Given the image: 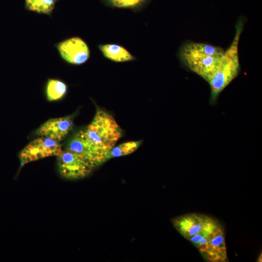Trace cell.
Returning a JSON list of instances; mask_svg holds the SVG:
<instances>
[{
    "label": "cell",
    "instance_id": "8992f818",
    "mask_svg": "<svg viewBox=\"0 0 262 262\" xmlns=\"http://www.w3.org/2000/svg\"><path fill=\"white\" fill-rule=\"evenodd\" d=\"M62 151L59 142L45 137L35 139L26 146L19 155L22 164L52 156H58Z\"/></svg>",
    "mask_w": 262,
    "mask_h": 262
},
{
    "label": "cell",
    "instance_id": "3957f363",
    "mask_svg": "<svg viewBox=\"0 0 262 262\" xmlns=\"http://www.w3.org/2000/svg\"><path fill=\"white\" fill-rule=\"evenodd\" d=\"M243 29L242 21L236 26V33L230 46L225 50L219 64L207 80L211 88V101L213 103L220 93L238 75L240 64L238 46Z\"/></svg>",
    "mask_w": 262,
    "mask_h": 262
},
{
    "label": "cell",
    "instance_id": "7c38bea8",
    "mask_svg": "<svg viewBox=\"0 0 262 262\" xmlns=\"http://www.w3.org/2000/svg\"><path fill=\"white\" fill-rule=\"evenodd\" d=\"M66 84L63 81L54 79L48 80L46 86V94L49 101L62 98L67 92Z\"/></svg>",
    "mask_w": 262,
    "mask_h": 262
},
{
    "label": "cell",
    "instance_id": "5b68a950",
    "mask_svg": "<svg viewBox=\"0 0 262 262\" xmlns=\"http://www.w3.org/2000/svg\"><path fill=\"white\" fill-rule=\"evenodd\" d=\"M173 224L178 231L187 238L200 234L207 237L209 233L221 229L217 222L206 216L190 214L175 219Z\"/></svg>",
    "mask_w": 262,
    "mask_h": 262
},
{
    "label": "cell",
    "instance_id": "52a82bcc",
    "mask_svg": "<svg viewBox=\"0 0 262 262\" xmlns=\"http://www.w3.org/2000/svg\"><path fill=\"white\" fill-rule=\"evenodd\" d=\"M55 46L61 58L70 64L82 65L90 57L87 44L78 36L67 38L57 43Z\"/></svg>",
    "mask_w": 262,
    "mask_h": 262
},
{
    "label": "cell",
    "instance_id": "ba28073f",
    "mask_svg": "<svg viewBox=\"0 0 262 262\" xmlns=\"http://www.w3.org/2000/svg\"><path fill=\"white\" fill-rule=\"evenodd\" d=\"M72 125V119L70 116L52 118L41 125L37 133L59 142L67 135Z\"/></svg>",
    "mask_w": 262,
    "mask_h": 262
},
{
    "label": "cell",
    "instance_id": "7a4b0ae2",
    "mask_svg": "<svg viewBox=\"0 0 262 262\" xmlns=\"http://www.w3.org/2000/svg\"><path fill=\"white\" fill-rule=\"evenodd\" d=\"M224 52L218 47L189 42L181 46L179 56L185 66L207 81L219 64Z\"/></svg>",
    "mask_w": 262,
    "mask_h": 262
},
{
    "label": "cell",
    "instance_id": "5bb4252c",
    "mask_svg": "<svg viewBox=\"0 0 262 262\" xmlns=\"http://www.w3.org/2000/svg\"><path fill=\"white\" fill-rule=\"evenodd\" d=\"M142 142V141H129L115 146L108 154L107 161L113 158L124 156L134 152L139 148Z\"/></svg>",
    "mask_w": 262,
    "mask_h": 262
},
{
    "label": "cell",
    "instance_id": "30bf717a",
    "mask_svg": "<svg viewBox=\"0 0 262 262\" xmlns=\"http://www.w3.org/2000/svg\"><path fill=\"white\" fill-rule=\"evenodd\" d=\"M98 48L105 58L115 62H126L136 60L135 57L127 49L118 44H100Z\"/></svg>",
    "mask_w": 262,
    "mask_h": 262
},
{
    "label": "cell",
    "instance_id": "8fae6325",
    "mask_svg": "<svg viewBox=\"0 0 262 262\" xmlns=\"http://www.w3.org/2000/svg\"><path fill=\"white\" fill-rule=\"evenodd\" d=\"M105 5L113 8L128 9L139 11L144 8L151 0H100Z\"/></svg>",
    "mask_w": 262,
    "mask_h": 262
},
{
    "label": "cell",
    "instance_id": "277c9868",
    "mask_svg": "<svg viewBox=\"0 0 262 262\" xmlns=\"http://www.w3.org/2000/svg\"><path fill=\"white\" fill-rule=\"evenodd\" d=\"M59 171L63 178L77 180L89 176L95 168L78 154L66 149L57 156Z\"/></svg>",
    "mask_w": 262,
    "mask_h": 262
},
{
    "label": "cell",
    "instance_id": "6da1fadb",
    "mask_svg": "<svg viewBox=\"0 0 262 262\" xmlns=\"http://www.w3.org/2000/svg\"><path fill=\"white\" fill-rule=\"evenodd\" d=\"M84 131L99 165L107 161L108 154L122 135L113 116L100 109Z\"/></svg>",
    "mask_w": 262,
    "mask_h": 262
},
{
    "label": "cell",
    "instance_id": "4fadbf2b",
    "mask_svg": "<svg viewBox=\"0 0 262 262\" xmlns=\"http://www.w3.org/2000/svg\"><path fill=\"white\" fill-rule=\"evenodd\" d=\"M26 9L51 16L57 0H24Z\"/></svg>",
    "mask_w": 262,
    "mask_h": 262
},
{
    "label": "cell",
    "instance_id": "9c48e42d",
    "mask_svg": "<svg viewBox=\"0 0 262 262\" xmlns=\"http://www.w3.org/2000/svg\"><path fill=\"white\" fill-rule=\"evenodd\" d=\"M65 149L78 154L95 168L99 166L84 130L76 132L69 140Z\"/></svg>",
    "mask_w": 262,
    "mask_h": 262
}]
</instances>
